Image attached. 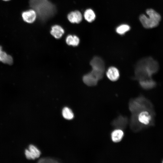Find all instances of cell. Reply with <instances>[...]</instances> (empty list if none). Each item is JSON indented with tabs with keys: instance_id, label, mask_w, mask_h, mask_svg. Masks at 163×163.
Here are the masks:
<instances>
[{
	"instance_id": "obj_1",
	"label": "cell",
	"mask_w": 163,
	"mask_h": 163,
	"mask_svg": "<svg viewBox=\"0 0 163 163\" xmlns=\"http://www.w3.org/2000/svg\"><path fill=\"white\" fill-rule=\"evenodd\" d=\"M159 69L158 62L153 58L148 57L139 60L135 68L134 78L138 81L152 78Z\"/></svg>"
},
{
	"instance_id": "obj_2",
	"label": "cell",
	"mask_w": 163,
	"mask_h": 163,
	"mask_svg": "<svg viewBox=\"0 0 163 163\" xmlns=\"http://www.w3.org/2000/svg\"><path fill=\"white\" fill-rule=\"evenodd\" d=\"M29 3L30 7L42 20L50 18L56 12L55 6L48 0H30Z\"/></svg>"
},
{
	"instance_id": "obj_3",
	"label": "cell",
	"mask_w": 163,
	"mask_h": 163,
	"mask_svg": "<svg viewBox=\"0 0 163 163\" xmlns=\"http://www.w3.org/2000/svg\"><path fill=\"white\" fill-rule=\"evenodd\" d=\"M146 12L149 17L144 14L141 15L139 17L143 27L148 29L157 26L161 20L160 14L152 9H147Z\"/></svg>"
},
{
	"instance_id": "obj_4",
	"label": "cell",
	"mask_w": 163,
	"mask_h": 163,
	"mask_svg": "<svg viewBox=\"0 0 163 163\" xmlns=\"http://www.w3.org/2000/svg\"><path fill=\"white\" fill-rule=\"evenodd\" d=\"M90 65L92 69L91 72L99 78H102L105 70L103 60L99 56H94L91 61Z\"/></svg>"
},
{
	"instance_id": "obj_5",
	"label": "cell",
	"mask_w": 163,
	"mask_h": 163,
	"mask_svg": "<svg viewBox=\"0 0 163 163\" xmlns=\"http://www.w3.org/2000/svg\"><path fill=\"white\" fill-rule=\"evenodd\" d=\"M152 112L148 110H143L138 114V120L142 124L145 126L152 124L153 120V115Z\"/></svg>"
},
{
	"instance_id": "obj_6",
	"label": "cell",
	"mask_w": 163,
	"mask_h": 163,
	"mask_svg": "<svg viewBox=\"0 0 163 163\" xmlns=\"http://www.w3.org/2000/svg\"><path fill=\"white\" fill-rule=\"evenodd\" d=\"M40 152L35 146L30 145L28 147V149L25 150V155L26 158L28 159H34L40 156Z\"/></svg>"
},
{
	"instance_id": "obj_7",
	"label": "cell",
	"mask_w": 163,
	"mask_h": 163,
	"mask_svg": "<svg viewBox=\"0 0 163 163\" xmlns=\"http://www.w3.org/2000/svg\"><path fill=\"white\" fill-rule=\"evenodd\" d=\"M37 16L36 12L33 9L24 11L22 14V17L24 21L29 23H31L34 22Z\"/></svg>"
},
{
	"instance_id": "obj_8",
	"label": "cell",
	"mask_w": 163,
	"mask_h": 163,
	"mask_svg": "<svg viewBox=\"0 0 163 163\" xmlns=\"http://www.w3.org/2000/svg\"><path fill=\"white\" fill-rule=\"evenodd\" d=\"M106 74L107 78L111 81H117L120 77V73L118 69L114 66H111L107 69Z\"/></svg>"
},
{
	"instance_id": "obj_9",
	"label": "cell",
	"mask_w": 163,
	"mask_h": 163,
	"mask_svg": "<svg viewBox=\"0 0 163 163\" xmlns=\"http://www.w3.org/2000/svg\"><path fill=\"white\" fill-rule=\"evenodd\" d=\"M67 18L69 21L72 23H79L82 19L81 13L78 11H72L68 15Z\"/></svg>"
},
{
	"instance_id": "obj_10",
	"label": "cell",
	"mask_w": 163,
	"mask_h": 163,
	"mask_svg": "<svg viewBox=\"0 0 163 163\" xmlns=\"http://www.w3.org/2000/svg\"><path fill=\"white\" fill-rule=\"evenodd\" d=\"M82 80L85 84L89 86L96 85L99 81L90 72L85 75Z\"/></svg>"
},
{
	"instance_id": "obj_11",
	"label": "cell",
	"mask_w": 163,
	"mask_h": 163,
	"mask_svg": "<svg viewBox=\"0 0 163 163\" xmlns=\"http://www.w3.org/2000/svg\"><path fill=\"white\" fill-rule=\"evenodd\" d=\"M140 86L145 89H150L154 88L156 83L152 78H148L139 81Z\"/></svg>"
},
{
	"instance_id": "obj_12",
	"label": "cell",
	"mask_w": 163,
	"mask_h": 163,
	"mask_svg": "<svg viewBox=\"0 0 163 163\" xmlns=\"http://www.w3.org/2000/svg\"><path fill=\"white\" fill-rule=\"evenodd\" d=\"M64 33L63 29L59 25H55L51 27V34L56 39L60 38Z\"/></svg>"
},
{
	"instance_id": "obj_13",
	"label": "cell",
	"mask_w": 163,
	"mask_h": 163,
	"mask_svg": "<svg viewBox=\"0 0 163 163\" xmlns=\"http://www.w3.org/2000/svg\"><path fill=\"white\" fill-rule=\"evenodd\" d=\"M124 136V133L120 129H116L111 133V139L113 142L117 143L121 141Z\"/></svg>"
},
{
	"instance_id": "obj_14",
	"label": "cell",
	"mask_w": 163,
	"mask_h": 163,
	"mask_svg": "<svg viewBox=\"0 0 163 163\" xmlns=\"http://www.w3.org/2000/svg\"><path fill=\"white\" fill-rule=\"evenodd\" d=\"M0 62L4 63L11 65L13 63V60L11 56L2 51L0 54Z\"/></svg>"
},
{
	"instance_id": "obj_15",
	"label": "cell",
	"mask_w": 163,
	"mask_h": 163,
	"mask_svg": "<svg viewBox=\"0 0 163 163\" xmlns=\"http://www.w3.org/2000/svg\"><path fill=\"white\" fill-rule=\"evenodd\" d=\"M85 20L89 22H91L95 18L96 15L94 11L91 9L86 10L84 14Z\"/></svg>"
},
{
	"instance_id": "obj_16",
	"label": "cell",
	"mask_w": 163,
	"mask_h": 163,
	"mask_svg": "<svg viewBox=\"0 0 163 163\" xmlns=\"http://www.w3.org/2000/svg\"><path fill=\"white\" fill-rule=\"evenodd\" d=\"M62 115L66 119L71 120L74 117V114L72 110L67 107H64L62 110Z\"/></svg>"
},
{
	"instance_id": "obj_17",
	"label": "cell",
	"mask_w": 163,
	"mask_h": 163,
	"mask_svg": "<svg viewBox=\"0 0 163 163\" xmlns=\"http://www.w3.org/2000/svg\"><path fill=\"white\" fill-rule=\"evenodd\" d=\"M130 29V26L126 24H121L118 26L116 29V31L120 35H123Z\"/></svg>"
},
{
	"instance_id": "obj_18",
	"label": "cell",
	"mask_w": 163,
	"mask_h": 163,
	"mask_svg": "<svg viewBox=\"0 0 163 163\" xmlns=\"http://www.w3.org/2000/svg\"><path fill=\"white\" fill-rule=\"evenodd\" d=\"M38 162L40 163H44V162H48V163H55L57 162L55 160L50 158H43L40 159L39 160Z\"/></svg>"
},
{
	"instance_id": "obj_19",
	"label": "cell",
	"mask_w": 163,
	"mask_h": 163,
	"mask_svg": "<svg viewBox=\"0 0 163 163\" xmlns=\"http://www.w3.org/2000/svg\"><path fill=\"white\" fill-rule=\"evenodd\" d=\"M73 39V36L71 35H68L66 39V42L69 45H72Z\"/></svg>"
},
{
	"instance_id": "obj_20",
	"label": "cell",
	"mask_w": 163,
	"mask_h": 163,
	"mask_svg": "<svg viewBox=\"0 0 163 163\" xmlns=\"http://www.w3.org/2000/svg\"><path fill=\"white\" fill-rule=\"evenodd\" d=\"M73 39L72 46H77L80 42L79 38L75 35H73Z\"/></svg>"
},
{
	"instance_id": "obj_21",
	"label": "cell",
	"mask_w": 163,
	"mask_h": 163,
	"mask_svg": "<svg viewBox=\"0 0 163 163\" xmlns=\"http://www.w3.org/2000/svg\"><path fill=\"white\" fill-rule=\"evenodd\" d=\"M2 51V47L0 46V54Z\"/></svg>"
},
{
	"instance_id": "obj_22",
	"label": "cell",
	"mask_w": 163,
	"mask_h": 163,
	"mask_svg": "<svg viewBox=\"0 0 163 163\" xmlns=\"http://www.w3.org/2000/svg\"><path fill=\"white\" fill-rule=\"evenodd\" d=\"M3 0L4 1H9L10 0Z\"/></svg>"
},
{
	"instance_id": "obj_23",
	"label": "cell",
	"mask_w": 163,
	"mask_h": 163,
	"mask_svg": "<svg viewBox=\"0 0 163 163\" xmlns=\"http://www.w3.org/2000/svg\"><path fill=\"white\" fill-rule=\"evenodd\" d=\"M162 162L163 163V161H162Z\"/></svg>"
}]
</instances>
